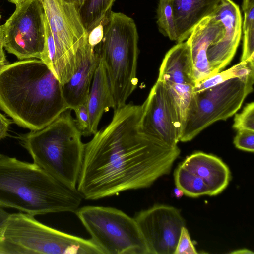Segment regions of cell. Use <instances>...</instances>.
<instances>
[{
	"label": "cell",
	"mask_w": 254,
	"mask_h": 254,
	"mask_svg": "<svg viewBox=\"0 0 254 254\" xmlns=\"http://www.w3.org/2000/svg\"><path fill=\"white\" fill-rule=\"evenodd\" d=\"M110 123L85 144L77 189L83 198L97 200L146 188L169 174L180 153L145 134L142 105L126 104Z\"/></svg>",
	"instance_id": "1"
},
{
	"label": "cell",
	"mask_w": 254,
	"mask_h": 254,
	"mask_svg": "<svg viewBox=\"0 0 254 254\" xmlns=\"http://www.w3.org/2000/svg\"><path fill=\"white\" fill-rule=\"evenodd\" d=\"M0 108L18 126L42 129L69 109L63 84L39 59L23 60L0 68Z\"/></svg>",
	"instance_id": "2"
},
{
	"label": "cell",
	"mask_w": 254,
	"mask_h": 254,
	"mask_svg": "<svg viewBox=\"0 0 254 254\" xmlns=\"http://www.w3.org/2000/svg\"><path fill=\"white\" fill-rule=\"evenodd\" d=\"M82 199L77 188L67 186L34 163L0 158V207L35 216L75 212Z\"/></svg>",
	"instance_id": "3"
},
{
	"label": "cell",
	"mask_w": 254,
	"mask_h": 254,
	"mask_svg": "<svg viewBox=\"0 0 254 254\" xmlns=\"http://www.w3.org/2000/svg\"><path fill=\"white\" fill-rule=\"evenodd\" d=\"M71 110L67 109L47 126L31 130L20 140L34 164L67 186L76 189L85 144Z\"/></svg>",
	"instance_id": "4"
},
{
	"label": "cell",
	"mask_w": 254,
	"mask_h": 254,
	"mask_svg": "<svg viewBox=\"0 0 254 254\" xmlns=\"http://www.w3.org/2000/svg\"><path fill=\"white\" fill-rule=\"evenodd\" d=\"M103 37L97 51L106 69L114 110L124 106L138 84V35L131 17L111 11L103 22Z\"/></svg>",
	"instance_id": "5"
},
{
	"label": "cell",
	"mask_w": 254,
	"mask_h": 254,
	"mask_svg": "<svg viewBox=\"0 0 254 254\" xmlns=\"http://www.w3.org/2000/svg\"><path fill=\"white\" fill-rule=\"evenodd\" d=\"M102 254L91 239H85L42 224L35 216L9 214L0 254Z\"/></svg>",
	"instance_id": "6"
},
{
	"label": "cell",
	"mask_w": 254,
	"mask_h": 254,
	"mask_svg": "<svg viewBox=\"0 0 254 254\" xmlns=\"http://www.w3.org/2000/svg\"><path fill=\"white\" fill-rule=\"evenodd\" d=\"M254 73L234 77L203 90L193 93L183 124L179 141H191L204 129L225 121L241 107L253 91Z\"/></svg>",
	"instance_id": "7"
},
{
	"label": "cell",
	"mask_w": 254,
	"mask_h": 254,
	"mask_svg": "<svg viewBox=\"0 0 254 254\" xmlns=\"http://www.w3.org/2000/svg\"><path fill=\"white\" fill-rule=\"evenodd\" d=\"M75 213L102 254H149L135 220L122 211L86 206Z\"/></svg>",
	"instance_id": "8"
},
{
	"label": "cell",
	"mask_w": 254,
	"mask_h": 254,
	"mask_svg": "<svg viewBox=\"0 0 254 254\" xmlns=\"http://www.w3.org/2000/svg\"><path fill=\"white\" fill-rule=\"evenodd\" d=\"M55 45V55L49 68L62 84L76 69V53L87 33L78 7L65 0H41Z\"/></svg>",
	"instance_id": "9"
},
{
	"label": "cell",
	"mask_w": 254,
	"mask_h": 254,
	"mask_svg": "<svg viewBox=\"0 0 254 254\" xmlns=\"http://www.w3.org/2000/svg\"><path fill=\"white\" fill-rule=\"evenodd\" d=\"M1 26L3 47L20 60H41L45 51V11L41 0H25Z\"/></svg>",
	"instance_id": "10"
},
{
	"label": "cell",
	"mask_w": 254,
	"mask_h": 254,
	"mask_svg": "<svg viewBox=\"0 0 254 254\" xmlns=\"http://www.w3.org/2000/svg\"><path fill=\"white\" fill-rule=\"evenodd\" d=\"M142 105V132L169 147H177L182 124L174 99L165 84L157 79Z\"/></svg>",
	"instance_id": "11"
},
{
	"label": "cell",
	"mask_w": 254,
	"mask_h": 254,
	"mask_svg": "<svg viewBox=\"0 0 254 254\" xmlns=\"http://www.w3.org/2000/svg\"><path fill=\"white\" fill-rule=\"evenodd\" d=\"M144 238L149 254H174L185 221L177 208L155 205L134 217Z\"/></svg>",
	"instance_id": "12"
},
{
	"label": "cell",
	"mask_w": 254,
	"mask_h": 254,
	"mask_svg": "<svg viewBox=\"0 0 254 254\" xmlns=\"http://www.w3.org/2000/svg\"><path fill=\"white\" fill-rule=\"evenodd\" d=\"M157 79L165 84L171 94L182 125L196 84L187 41L178 43L167 52Z\"/></svg>",
	"instance_id": "13"
},
{
	"label": "cell",
	"mask_w": 254,
	"mask_h": 254,
	"mask_svg": "<svg viewBox=\"0 0 254 254\" xmlns=\"http://www.w3.org/2000/svg\"><path fill=\"white\" fill-rule=\"evenodd\" d=\"M223 24L225 32L222 38L212 43L207 51L208 61L217 73L232 61L242 35V16L239 7L231 0H222L211 15Z\"/></svg>",
	"instance_id": "14"
},
{
	"label": "cell",
	"mask_w": 254,
	"mask_h": 254,
	"mask_svg": "<svg viewBox=\"0 0 254 254\" xmlns=\"http://www.w3.org/2000/svg\"><path fill=\"white\" fill-rule=\"evenodd\" d=\"M87 33L76 53V69L70 79L63 84V95L69 109L74 110L87 102L100 55L88 42Z\"/></svg>",
	"instance_id": "15"
},
{
	"label": "cell",
	"mask_w": 254,
	"mask_h": 254,
	"mask_svg": "<svg viewBox=\"0 0 254 254\" xmlns=\"http://www.w3.org/2000/svg\"><path fill=\"white\" fill-rule=\"evenodd\" d=\"M224 32L222 22L211 16L200 21L188 38L196 83L216 73L208 61L207 51L212 43L222 38Z\"/></svg>",
	"instance_id": "16"
},
{
	"label": "cell",
	"mask_w": 254,
	"mask_h": 254,
	"mask_svg": "<svg viewBox=\"0 0 254 254\" xmlns=\"http://www.w3.org/2000/svg\"><path fill=\"white\" fill-rule=\"evenodd\" d=\"M181 164L203 181L210 196L221 193L231 180L228 166L221 159L211 154L196 152L188 156Z\"/></svg>",
	"instance_id": "17"
},
{
	"label": "cell",
	"mask_w": 254,
	"mask_h": 254,
	"mask_svg": "<svg viewBox=\"0 0 254 254\" xmlns=\"http://www.w3.org/2000/svg\"><path fill=\"white\" fill-rule=\"evenodd\" d=\"M174 18L178 43L188 39L194 27L203 19L211 16L222 0H168Z\"/></svg>",
	"instance_id": "18"
},
{
	"label": "cell",
	"mask_w": 254,
	"mask_h": 254,
	"mask_svg": "<svg viewBox=\"0 0 254 254\" xmlns=\"http://www.w3.org/2000/svg\"><path fill=\"white\" fill-rule=\"evenodd\" d=\"M114 106L109 80L104 63L100 58L87 100L91 136L94 135L98 130V125L103 114L110 108L114 109Z\"/></svg>",
	"instance_id": "19"
},
{
	"label": "cell",
	"mask_w": 254,
	"mask_h": 254,
	"mask_svg": "<svg viewBox=\"0 0 254 254\" xmlns=\"http://www.w3.org/2000/svg\"><path fill=\"white\" fill-rule=\"evenodd\" d=\"M115 0H81L78 11L82 24L88 34L106 19Z\"/></svg>",
	"instance_id": "20"
},
{
	"label": "cell",
	"mask_w": 254,
	"mask_h": 254,
	"mask_svg": "<svg viewBox=\"0 0 254 254\" xmlns=\"http://www.w3.org/2000/svg\"><path fill=\"white\" fill-rule=\"evenodd\" d=\"M174 176L176 187L182 190L185 195L191 197L209 195V190L203 181L181 164L176 169Z\"/></svg>",
	"instance_id": "21"
},
{
	"label": "cell",
	"mask_w": 254,
	"mask_h": 254,
	"mask_svg": "<svg viewBox=\"0 0 254 254\" xmlns=\"http://www.w3.org/2000/svg\"><path fill=\"white\" fill-rule=\"evenodd\" d=\"M254 73V61L240 62L230 68L197 82L193 93L197 92L234 77H241Z\"/></svg>",
	"instance_id": "22"
},
{
	"label": "cell",
	"mask_w": 254,
	"mask_h": 254,
	"mask_svg": "<svg viewBox=\"0 0 254 254\" xmlns=\"http://www.w3.org/2000/svg\"><path fill=\"white\" fill-rule=\"evenodd\" d=\"M157 23L160 33L171 40H176L173 10L168 0H159L157 10Z\"/></svg>",
	"instance_id": "23"
},
{
	"label": "cell",
	"mask_w": 254,
	"mask_h": 254,
	"mask_svg": "<svg viewBox=\"0 0 254 254\" xmlns=\"http://www.w3.org/2000/svg\"><path fill=\"white\" fill-rule=\"evenodd\" d=\"M233 127L237 130L254 131V103L247 104L242 112L235 114Z\"/></svg>",
	"instance_id": "24"
},
{
	"label": "cell",
	"mask_w": 254,
	"mask_h": 254,
	"mask_svg": "<svg viewBox=\"0 0 254 254\" xmlns=\"http://www.w3.org/2000/svg\"><path fill=\"white\" fill-rule=\"evenodd\" d=\"M73 111L75 113V122L82 136H91L90 133V121L87 102L76 107Z\"/></svg>",
	"instance_id": "25"
},
{
	"label": "cell",
	"mask_w": 254,
	"mask_h": 254,
	"mask_svg": "<svg viewBox=\"0 0 254 254\" xmlns=\"http://www.w3.org/2000/svg\"><path fill=\"white\" fill-rule=\"evenodd\" d=\"M233 143L239 149L254 152V131L247 129L238 130Z\"/></svg>",
	"instance_id": "26"
},
{
	"label": "cell",
	"mask_w": 254,
	"mask_h": 254,
	"mask_svg": "<svg viewBox=\"0 0 254 254\" xmlns=\"http://www.w3.org/2000/svg\"><path fill=\"white\" fill-rule=\"evenodd\" d=\"M243 46L241 62L254 61V25L243 31Z\"/></svg>",
	"instance_id": "27"
},
{
	"label": "cell",
	"mask_w": 254,
	"mask_h": 254,
	"mask_svg": "<svg viewBox=\"0 0 254 254\" xmlns=\"http://www.w3.org/2000/svg\"><path fill=\"white\" fill-rule=\"evenodd\" d=\"M197 254L198 253L191 240L188 230L184 226L181 230L174 254Z\"/></svg>",
	"instance_id": "28"
},
{
	"label": "cell",
	"mask_w": 254,
	"mask_h": 254,
	"mask_svg": "<svg viewBox=\"0 0 254 254\" xmlns=\"http://www.w3.org/2000/svg\"><path fill=\"white\" fill-rule=\"evenodd\" d=\"M103 25L102 23L88 33V40L90 44L95 47L101 42L103 37Z\"/></svg>",
	"instance_id": "29"
},
{
	"label": "cell",
	"mask_w": 254,
	"mask_h": 254,
	"mask_svg": "<svg viewBox=\"0 0 254 254\" xmlns=\"http://www.w3.org/2000/svg\"><path fill=\"white\" fill-rule=\"evenodd\" d=\"M243 11L244 12V20L243 30L244 31L254 25V6L249 7Z\"/></svg>",
	"instance_id": "30"
},
{
	"label": "cell",
	"mask_w": 254,
	"mask_h": 254,
	"mask_svg": "<svg viewBox=\"0 0 254 254\" xmlns=\"http://www.w3.org/2000/svg\"><path fill=\"white\" fill-rule=\"evenodd\" d=\"M12 122L0 113V140L8 136L10 125Z\"/></svg>",
	"instance_id": "31"
},
{
	"label": "cell",
	"mask_w": 254,
	"mask_h": 254,
	"mask_svg": "<svg viewBox=\"0 0 254 254\" xmlns=\"http://www.w3.org/2000/svg\"><path fill=\"white\" fill-rule=\"evenodd\" d=\"M9 213L0 207V245L3 240V233Z\"/></svg>",
	"instance_id": "32"
},
{
	"label": "cell",
	"mask_w": 254,
	"mask_h": 254,
	"mask_svg": "<svg viewBox=\"0 0 254 254\" xmlns=\"http://www.w3.org/2000/svg\"><path fill=\"white\" fill-rule=\"evenodd\" d=\"M254 6V0H243L242 9H245Z\"/></svg>",
	"instance_id": "33"
},
{
	"label": "cell",
	"mask_w": 254,
	"mask_h": 254,
	"mask_svg": "<svg viewBox=\"0 0 254 254\" xmlns=\"http://www.w3.org/2000/svg\"><path fill=\"white\" fill-rule=\"evenodd\" d=\"M5 54L3 51V37L1 26H0V55Z\"/></svg>",
	"instance_id": "34"
},
{
	"label": "cell",
	"mask_w": 254,
	"mask_h": 254,
	"mask_svg": "<svg viewBox=\"0 0 254 254\" xmlns=\"http://www.w3.org/2000/svg\"><path fill=\"white\" fill-rule=\"evenodd\" d=\"M231 254H254L253 252L248 250V249H240L231 252Z\"/></svg>",
	"instance_id": "35"
},
{
	"label": "cell",
	"mask_w": 254,
	"mask_h": 254,
	"mask_svg": "<svg viewBox=\"0 0 254 254\" xmlns=\"http://www.w3.org/2000/svg\"><path fill=\"white\" fill-rule=\"evenodd\" d=\"M174 191L175 195L178 198H180L183 195H184L183 192L182 191V190L177 187L174 189Z\"/></svg>",
	"instance_id": "36"
},
{
	"label": "cell",
	"mask_w": 254,
	"mask_h": 254,
	"mask_svg": "<svg viewBox=\"0 0 254 254\" xmlns=\"http://www.w3.org/2000/svg\"><path fill=\"white\" fill-rule=\"evenodd\" d=\"M6 58L5 54L0 55V68L6 64Z\"/></svg>",
	"instance_id": "37"
},
{
	"label": "cell",
	"mask_w": 254,
	"mask_h": 254,
	"mask_svg": "<svg viewBox=\"0 0 254 254\" xmlns=\"http://www.w3.org/2000/svg\"><path fill=\"white\" fill-rule=\"evenodd\" d=\"M68 2L74 3L78 8L80 5L81 0H65Z\"/></svg>",
	"instance_id": "38"
},
{
	"label": "cell",
	"mask_w": 254,
	"mask_h": 254,
	"mask_svg": "<svg viewBox=\"0 0 254 254\" xmlns=\"http://www.w3.org/2000/svg\"><path fill=\"white\" fill-rule=\"evenodd\" d=\"M10 2L15 4L16 5L19 4V3L23 2L25 0H8Z\"/></svg>",
	"instance_id": "39"
},
{
	"label": "cell",
	"mask_w": 254,
	"mask_h": 254,
	"mask_svg": "<svg viewBox=\"0 0 254 254\" xmlns=\"http://www.w3.org/2000/svg\"><path fill=\"white\" fill-rule=\"evenodd\" d=\"M4 155H2L0 153V158L2 157Z\"/></svg>",
	"instance_id": "40"
},
{
	"label": "cell",
	"mask_w": 254,
	"mask_h": 254,
	"mask_svg": "<svg viewBox=\"0 0 254 254\" xmlns=\"http://www.w3.org/2000/svg\"><path fill=\"white\" fill-rule=\"evenodd\" d=\"M0 18H1V16H0Z\"/></svg>",
	"instance_id": "41"
}]
</instances>
